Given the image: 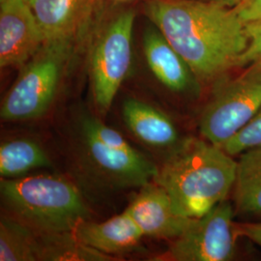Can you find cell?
Masks as SVG:
<instances>
[{"label": "cell", "mask_w": 261, "mask_h": 261, "mask_svg": "<svg viewBox=\"0 0 261 261\" xmlns=\"http://www.w3.org/2000/svg\"><path fill=\"white\" fill-rule=\"evenodd\" d=\"M145 13L199 82L219 81L240 67L249 36L234 8L205 0H148Z\"/></svg>", "instance_id": "1"}, {"label": "cell", "mask_w": 261, "mask_h": 261, "mask_svg": "<svg viewBox=\"0 0 261 261\" xmlns=\"http://www.w3.org/2000/svg\"><path fill=\"white\" fill-rule=\"evenodd\" d=\"M236 171L237 161L221 147L189 139L171 152L153 181L167 192L178 214L195 219L226 199Z\"/></svg>", "instance_id": "2"}, {"label": "cell", "mask_w": 261, "mask_h": 261, "mask_svg": "<svg viewBox=\"0 0 261 261\" xmlns=\"http://www.w3.org/2000/svg\"><path fill=\"white\" fill-rule=\"evenodd\" d=\"M0 192L21 223L48 235L74 232L88 216L79 190L60 176L2 178Z\"/></svg>", "instance_id": "3"}, {"label": "cell", "mask_w": 261, "mask_h": 261, "mask_svg": "<svg viewBox=\"0 0 261 261\" xmlns=\"http://www.w3.org/2000/svg\"><path fill=\"white\" fill-rule=\"evenodd\" d=\"M74 39L45 43L24 65L3 99V121H28L44 115L53 103Z\"/></svg>", "instance_id": "4"}, {"label": "cell", "mask_w": 261, "mask_h": 261, "mask_svg": "<svg viewBox=\"0 0 261 261\" xmlns=\"http://www.w3.org/2000/svg\"><path fill=\"white\" fill-rule=\"evenodd\" d=\"M260 109L261 60L245 66L234 77L217 81L199 130L206 140L222 147Z\"/></svg>", "instance_id": "5"}, {"label": "cell", "mask_w": 261, "mask_h": 261, "mask_svg": "<svg viewBox=\"0 0 261 261\" xmlns=\"http://www.w3.org/2000/svg\"><path fill=\"white\" fill-rule=\"evenodd\" d=\"M133 11H125L106 27L91 54L90 75L94 102L98 111L109 112L132 61Z\"/></svg>", "instance_id": "6"}, {"label": "cell", "mask_w": 261, "mask_h": 261, "mask_svg": "<svg viewBox=\"0 0 261 261\" xmlns=\"http://www.w3.org/2000/svg\"><path fill=\"white\" fill-rule=\"evenodd\" d=\"M234 211L233 205L225 199L205 215L193 219L168 251L154 260H231L239 236Z\"/></svg>", "instance_id": "7"}, {"label": "cell", "mask_w": 261, "mask_h": 261, "mask_svg": "<svg viewBox=\"0 0 261 261\" xmlns=\"http://www.w3.org/2000/svg\"><path fill=\"white\" fill-rule=\"evenodd\" d=\"M82 133L91 161L112 181L123 186L143 187L154 180L158 168L117 130L88 116L83 120Z\"/></svg>", "instance_id": "8"}, {"label": "cell", "mask_w": 261, "mask_h": 261, "mask_svg": "<svg viewBox=\"0 0 261 261\" xmlns=\"http://www.w3.org/2000/svg\"><path fill=\"white\" fill-rule=\"evenodd\" d=\"M45 44L25 0L0 1V66L22 67Z\"/></svg>", "instance_id": "9"}, {"label": "cell", "mask_w": 261, "mask_h": 261, "mask_svg": "<svg viewBox=\"0 0 261 261\" xmlns=\"http://www.w3.org/2000/svg\"><path fill=\"white\" fill-rule=\"evenodd\" d=\"M126 210L143 236L156 239H175L193 221L178 214L167 192L154 181L141 187Z\"/></svg>", "instance_id": "10"}, {"label": "cell", "mask_w": 261, "mask_h": 261, "mask_svg": "<svg viewBox=\"0 0 261 261\" xmlns=\"http://www.w3.org/2000/svg\"><path fill=\"white\" fill-rule=\"evenodd\" d=\"M143 51L151 72L161 84L177 93H197L199 81L155 24L145 29Z\"/></svg>", "instance_id": "11"}, {"label": "cell", "mask_w": 261, "mask_h": 261, "mask_svg": "<svg viewBox=\"0 0 261 261\" xmlns=\"http://www.w3.org/2000/svg\"><path fill=\"white\" fill-rule=\"evenodd\" d=\"M74 236L82 245L96 252L124 254L138 249L143 234L125 210L103 223L84 220L75 227Z\"/></svg>", "instance_id": "12"}, {"label": "cell", "mask_w": 261, "mask_h": 261, "mask_svg": "<svg viewBox=\"0 0 261 261\" xmlns=\"http://www.w3.org/2000/svg\"><path fill=\"white\" fill-rule=\"evenodd\" d=\"M94 0H33V11L44 42L74 39L92 8Z\"/></svg>", "instance_id": "13"}, {"label": "cell", "mask_w": 261, "mask_h": 261, "mask_svg": "<svg viewBox=\"0 0 261 261\" xmlns=\"http://www.w3.org/2000/svg\"><path fill=\"white\" fill-rule=\"evenodd\" d=\"M127 127L142 142L156 147H168L178 140L176 126L167 114L149 103L130 98L123 103Z\"/></svg>", "instance_id": "14"}, {"label": "cell", "mask_w": 261, "mask_h": 261, "mask_svg": "<svg viewBox=\"0 0 261 261\" xmlns=\"http://www.w3.org/2000/svg\"><path fill=\"white\" fill-rule=\"evenodd\" d=\"M233 189L235 211L261 217V148L240 155Z\"/></svg>", "instance_id": "15"}, {"label": "cell", "mask_w": 261, "mask_h": 261, "mask_svg": "<svg viewBox=\"0 0 261 261\" xmlns=\"http://www.w3.org/2000/svg\"><path fill=\"white\" fill-rule=\"evenodd\" d=\"M46 152L33 140L19 139L3 142L0 146V175L18 177L38 168L50 167Z\"/></svg>", "instance_id": "16"}, {"label": "cell", "mask_w": 261, "mask_h": 261, "mask_svg": "<svg viewBox=\"0 0 261 261\" xmlns=\"http://www.w3.org/2000/svg\"><path fill=\"white\" fill-rule=\"evenodd\" d=\"M39 259H42V248L28 225L2 217L0 222V260Z\"/></svg>", "instance_id": "17"}, {"label": "cell", "mask_w": 261, "mask_h": 261, "mask_svg": "<svg viewBox=\"0 0 261 261\" xmlns=\"http://www.w3.org/2000/svg\"><path fill=\"white\" fill-rule=\"evenodd\" d=\"M221 148L232 157L240 156L250 150L261 148V109L226 140Z\"/></svg>", "instance_id": "18"}, {"label": "cell", "mask_w": 261, "mask_h": 261, "mask_svg": "<svg viewBox=\"0 0 261 261\" xmlns=\"http://www.w3.org/2000/svg\"><path fill=\"white\" fill-rule=\"evenodd\" d=\"M246 25L249 36V46L241 58L240 67L261 60V20L246 23Z\"/></svg>", "instance_id": "19"}, {"label": "cell", "mask_w": 261, "mask_h": 261, "mask_svg": "<svg viewBox=\"0 0 261 261\" xmlns=\"http://www.w3.org/2000/svg\"><path fill=\"white\" fill-rule=\"evenodd\" d=\"M234 9L245 23L261 20V0H242Z\"/></svg>", "instance_id": "20"}, {"label": "cell", "mask_w": 261, "mask_h": 261, "mask_svg": "<svg viewBox=\"0 0 261 261\" xmlns=\"http://www.w3.org/2000/svg\"><path fill=\"white\" fill-rule=\"evenodd\" d=\"M239 236L246 237L261 248V223H241L236 224Z\"/></svg>", "instance_id": "21"}, {"label": "cell", "mask_w": 261, "mask_h": 261, "mask_svg": "<svg viewBox=\"0 0 261 261\" xmlns=\"http://www.w3.org/2000/svg\"><path fill=\"white\" fill-rule=\"evenodd\" d=\"M205 1L215 2V3L224 5L226 7H230V8H235L236 6H238L242 2V0H205Z\"/></svg>", "instance_id": "22"}, {"label": "cell", "mask_w": 261, "mask_h": 261, "mask_svg": "<svg viewBox=\"0 0 261 261\" xmlns=\"http://www.w3.org/2000/svg\"><path fill=\"white\" fill-rule=\"evenodd\" d=\"M25 1H27V2H28V4H30V3H31V2L33 1V0H25Z\"/></svg>", "instance_id": "23"}]
</instances>
